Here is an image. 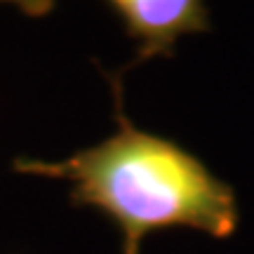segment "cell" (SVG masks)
Instances as JSON below:
<instances>
[{"instance_id": "3957f363", "label": "cell", "mask_w": 254, "mask_h": 254, "mask_svg": "<svg viewBox=\"0 0 254 254\" xmlns=\"http://www.w3.org/2000/svg\"><path fill=\"white\" fill-rule=\"evenodd\" d=\"M0 5H14V7L31 19H43L55 9L57 0H0Z\"/></svg>"}, {"instance_id": "6da1fadb", "label": "cell", "mask_w": 254, "mask_h": 254, "mask_svg": "<svg viewBox=\"0 0 254 254\" xmlns=\"http://www.w3.org/2000/svg\"><path fill=\"white\" fill-rule=\"evenodd\" d=\"M104 75L113 94L116 132L64 160L14 158L12 170L68 182V202L109 219L120 233L123 254H141L146 238L165 231H195L214 240L236 236V189L179 141L136 127L123 101V73Z\"/></svg>"}, {"instance_id": "7a4b0ae2", "label": "cell", "mask_w": 254, "mask_h": 254, "mask_svg": "<svg viewBox=\"0 0 254 254\" xmlns=\"http://www.w3.org/2000/svg\"><path fill=\"white\" fill-rule=\"evenodd\" d=\"M123 21L127 38L134 43V59L127 68L163 57H174L184 36L212 31L207 0H104Z\"/></svg>"}]
</instances>
